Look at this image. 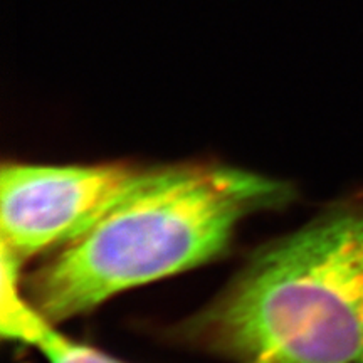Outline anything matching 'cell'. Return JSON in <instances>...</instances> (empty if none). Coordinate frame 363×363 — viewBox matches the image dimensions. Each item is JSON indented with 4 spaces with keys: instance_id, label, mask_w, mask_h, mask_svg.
I'll return each mask as SVG.
<instances>
[{
    "instance_id": "1",
    "label": "cell",
    "mask_w": 363,
    "mask_h": 363,
    "mask_svg": "<svg viewBox=\"0 0 363 363\" xmlns=\"http://www.w3.org/2000/svg\"><path fill=\"white\" fill-rule=\"evenodd\" d=\"M289 199L284 182L234 167L140 169L34 272L30 301L54 325L84 315L118 293L216 259L240 222Z\"/></svg>"
},
{
    "instance_id": "2",
    "label": "cell",
    "mask_w": 363,
    "mask_h": 363,
    "mask_svg": "<svg viewBox=\"0 0 363 363\" xmlns=\"http://www.w3.org/2000/svg\"><path fill=\"white\" fill-rule=\"evenodd\" d=\"M140 169L123 163H6L0 174L2 249L21 264L84 229Z\"/></svg>"
},
{
    "instance_id": "3",
    "label": "cell",
    "mask_w": 363,
    "mask_h": 363,
    "mask_svg": "<svg viewBox=\"0 0 363 363\" xmlns=\"http://www.w3.org/2000/svg\"><path fill=\"white\" fill-rule=\"evenodd\" d=\"M22 264L2 249V301L0 331L2 337L24 345H33L45 326L51 325L33 301H27L21 288ZM54 325V323H52Z\"/></svg>"
},
{
    "instance_id": "4",
    "label": "cell",
    "mask_w": 363,
    "mask_h": 363,
    "mask_svg": "<svg viewBox=\"0 0 363 363\" xmlns=\"http://www.w3.org/2000/svg\"><path fill=\"white\" fill-rule=\"evenodd\" d=\"M30 347H34L48 363H126L99 348L74 342L57 331L52 323L40 331Z\"/></svg>"
}]
</instances>
